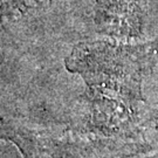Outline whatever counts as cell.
I'll use <instances>...</instances> for the list:
<instances>
[{
  "label": "cell",
  "instance_id": "6da1fadb",
  "mask_svg": "<svg viewBox=\"0 0 158 158\" xmlns=\"http://www.w3.org/2000/svg\"><path fill=\"white\" fill-rule=\"evenodd\" d=\"M144 15L145 0H100L102 26L118 38H138L143 31Z\"/></svg>",
  "mask_w": 158,
  "mask_h": 158
}]
</instances>
